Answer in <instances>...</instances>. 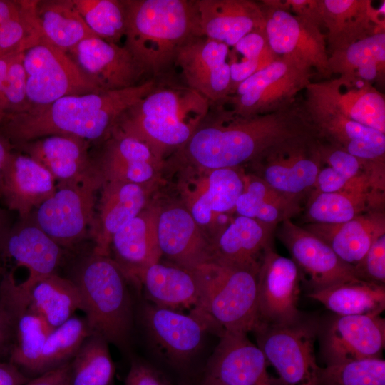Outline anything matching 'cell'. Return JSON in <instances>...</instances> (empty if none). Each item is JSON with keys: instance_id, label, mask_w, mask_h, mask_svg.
<instances>
[{"instance_id": "obj_1", "label": "cell", "mask_w": 385, "mask_h": 385, "mask_svg": "<svg viewBox=\"0 0 385 385\" xmlns=\"http://www.w3.org/2000/svg\"><path fill=\"white\" fill-rule=\"evenodd\" d=\"M315 134L299 108L243 116L222 105L210 108L175 158L197 170L240 167L252 163L271 147L289 138Z\"/></svg>"}, {"instance_id": "obj_2", "label": "cell", "mask_w": 385, "mask_h": 385, "mask_svg": "<svg viewBox=\"0 0 385 385\" xmlns=\"http://www.w3.org/2000/svg\"><path fill=\"white\" fill-rule=\"evenodd\" d=\"M157 84L156 78H151L126 88L67 96L48 106L5 114L0 134L13 148L53 135L74 136L89 143L105 140L122 114Z\"/></svg>"}, {"instance_id": "obj_3", "label": "cell", "mask_w": 385, "mask_h": 385, "mask_svg": "<svg viewBox=\"0 0 385 385\" xmlns=\"http://www.w3.org/2000/svg\"><path fill=\"white\" fill-rule=\"evenodd\" d=\"M123 1V46L145 75H163L174 65L179 49L202 36L195 0Z\"/></svg>"}, {"instance_id": "obj_4", "label": "cell", "mask_w": 385, "mask_h": 385, "mask_svg": "<svg viewBox=\"0 0 385 385\" xmlns=\"http://www.w3.org/2000/svg\"><path fill=\"white\" fill-rule=\"evenodd\" d=\"M210 108L205 97L185 84H159L119 118L113 131L148 146L163 163L193 135Z\"/></svg>"}, {"instance_id": "obj_5", "label": "cell", "mask_w": 385, "mask_h": 385, "mask_svg": "<svg viewBox=\"0 0 385 385\" xmlns=\"http://www.w3.org/2000/svg\"><path fill=\"white\" fill-rule=\"evenodd\" d=\"M77 286L92 332L124 349L133 326L128 278L110 256L91 252L75 265L69 277Z\"/></svg>"}, {"instance_id": "obj_6", "label": "cell", "mask_w": 385, "mask_h": 385, "mask_svg": "<svg viewBox=\"0 0 385 385\" xmlns=\"http://www.w3.org/2000/svg\"><path fill=\"white\" fill-rule=\"evenodd\" d=\"M259 266L215 261L195 270L200 298L192 312L220 335L224 331L248 333L260 327L257 311Z\"/></svg>"}, {"instance_id": "obj_7", "label": "cell", "mask_w": 385, "mask_h": 385, "mask_svg": "<svg viewBox=\"0 0 385 385\" xmlns=\"http://www.w3.org/2000/svg\"><path fill=\"white\" fill-rule=\"evenodd\" d=\"M267 45L273 53L299 68L330 78L325 34L319 24L292 14L282 1L261 4Z\"/></svg>"}, {"instance_id": "obj_8", "label": "cell", "mask_w": 385, "mask_h": 385, "mask_svg": "<svg viewBox=\"0 0 385 385\" xmlns=\"http://www.w3.org/2000/svg\"><path fill=\"white\" fill-rule=\"evenodd\" d=\"M319 325L302 317L283 326H265L255 333L267 363L277 371L282 385H317L319 366L314 343Z\"/></svg>"}, {"instance_id": "obj_9", "label": "cell", "mask_w": 385, "mask_h": 385, "mask_svg": "<svg viewBox=\"0 0 385 385\" xmlns=\"http://www.w3.org/2000/svg\"><path fill=\"white\" fill-rule=\"evenodd\" d=\"M29 109L67 96L102 91L63 51L41 40L24 52Z\"/></svg>"}, {"instance_id": "obj_10", "label": "cell", "mask_w": 385, "mask_h": 385, "mask_svg": "<svg viewBox=\"0 0 385 385\" xmlns=\"http://www.w3.org/2000/svg\"><path fill=\"white\" fill-rule=\"evenodd\" d=\"M100 181L58 185L54 194L30 215L32 220L63 249L90 236L95 219L96 194Z\"/></svg>"}, {"instance_id": "obj_11", "label": "cell", "mask_w": 385, "mask_h": 385, "mask_svg": "<svg viewBox=\"0 0 385 385\" xmlns=\"http://www.w3.org/2000/svg\"><path fill=\"white\" fill-rule=\"evenodd\" d=\"M311 71L278 58L240 83L219 104L243 116L272 113L292 105L294 97L310 83Z\"/></svg>"}, {"instance_id": "obj_12", "label": "cell", "mask_w": 385, "mask_h": 385, "mask_svg": "<svg viewBox=\"0 0 385 385\" xmlns=\"http://www.w3.org/2000/svg\"><path fill=\"white\" fill-rule=\"evenodd\" d=\"M255 173L274 189L302 197L310 192L322 166L315 134L284 140L252 161Z\"/></svg>"}, {"instance_id": "obj_13", "label": "cell", "mask_w": 385, "mask_h": 385, "mask_svg": "<svg viewBox=\"0 0 385 385\" xmlns=\"http://www.w3.org/2000/svg\"><path fill=\"white\" fill-rule=\"evenodd\" d=\"M301 279L292 259L279 255L272 245L265 250L257 279L260 328L291 324L302 317L298 309Z\"/></svg>"}, {"instance_id": "obj_14", "label": "cell", "mask_w": 385, "mask_h": 385, "mask_svg": "<svg viewBox=\"0 0 385 385\" xmlns=\"http://www.w3.org/2000/svg\"><path fill=\"white\" fill-rule=\"evenodd\" d=\"M278 226L277 236L287 247L301 273L309 277L312 291L361 280L353 266L343 262L322 239L294 224L291 219Z\"/></svg>"}, {"instance_id": "obj_15", "label": "cell", "mask_w": 385, "mask_h": 385, "mask_svg": "<svg viewBox=\"0 0 385 385\" xmlns=\"http://www.w3.org/2000/svg\"><path fill=\"white\" fill-rule=\"evenodd\" d=\"M307 100L385 134V98L383 93L366 81L345 76L309 83Z\"/></svg>"}, {"instance_id": "obj_16", "label": "cell", "mask_w": 385, "mask_h": 385, "mask_svg": "<svg viewBox=\"0 0 385 385\" xmlns=\"http://www.w3.org/2000/svg\"><path fill=\"white\" fill-rule=\"evenodd\" d=\"M327 365L381 358L385 344V319L380 315H335L321 333Z\"/></svg>"}, {"instance_id": "obj_17", "label": "cell", "mask_w": 385, "mask_h": 385, "mask_svg": "<svg viewBox=\"0 0 385 385\" xmlns=\"http://www.w3.org/2000/svg\"><path fill=\"white\" fill-rule=\"evenodd\" d=\"M229 47L204 36L192 38L178 51L175 66L185 85L209 101L222 103L230 92Z\"/></svg>"}, {"instance_id": "obj_18", "label": "cell", "mask_w": 385, "mask_h": 385, "mask_svg": "<svg viewBox=\"0 0 385 385\" xmlns=\"http://www.w3.org/2000/svg\"><path fill=\"white\" fill-rule=\"evenodd\" d=\"M90 143L68 135L40 138L14 148L36 161L58 185L83 183L103 180L88 151Z\"/></svg>"}, {"instance_id": "obj_19", "label": "cell", "mask_w": 385, "mask_h": 385, "mask_svg": "<svg viewBox=\"0 0 385 385\" xmlns=\"http://www.w3.org/2000/svg\"><path fill=\"white\" fill-rule=\"evenodd\" d=\"M142 319L147 332L160 351L173 364H187L200 349L209 327L199 316L153 304L144 305Z\"/></svg>"}, {"instance_id": "obj_20", "label": "cell", "mask_w": 385, "mask_h": 385, "mask_svg": "<svg viewBox=\"0 0 385 385\" xmlns=\"http://www.w3.org/2000/svg\"><path fill=\"white\" fill-rule=\"evenodd\" d=\"M69 53L81 71L101 91L136 86L145 75L123 46L98 36L81 41Z\"/></svg>"}, {"instance_id": "obj_21", "label": "cell", "mask_w": 385, "mask_h": 385, "mask_svg": "<svg viewBox=\"0 0 385 385\" xmlns=\"http://www.w3.org/2000/svg\"><path fill=\"white\" fill-rule=\"evenodd\" d=\"M247 333L224 331L209 362L206 376L221 385H275L267 361Z\"/></svg>"}, {"instance_id": "obj_22", "label": "cell", "mask_w": 385, "mask_h": 385, "mask_svg": "<svg viewBox=\"0 0 385 385\" xmlns=\"http://www.w3.org/2000/svg\"><path fill=\"white\" fill-rule=\"evenodd\" d=\"M64 250L29 216L19 218L11 227L0 260L9 259L17 266L26 268V279L18 283L24 292L36 280L57 273Z\"/></svg>"}, {"instance_id": "obj_23", "label": "cell", "mask_w": 385, "mask_h": 385, "mask_svg": "<svg viewBox=\"0 0 385 385\" xmlns=\"http://www.w3.org/2000/svg\"><path fill=\"white\" fill-rule=\"evenodd\" d=\"M56 190V182L48 171L29 155L13 150L0 189V198L8 210L26 218Z\"/></svg>"}, {"instance_id": "obj_24", "label": "cell", "mask_w": 385, "mask_h": 385, "mask_svg": "<svg viewBox=\"0 0 385 385\" xmlns=\"http://www.w3.org/2000/svg\"><path fill=\"white\" fill-rule=\"evenodd\" d=\"M158 237L162 256L172 264L195 270L212 261L210 240L188 209L174 206L160 210Z\"/></svg>"}, {"instance_id": "obj_25", "label": "cell", "mask_w": 385, "mask_h": 385, "mask_svg": "<svg viewBox=\"0 0 385 385\" xmlns=\"http://www.w3.org/2000/svg\"><path fill=\"white\" fill-rule=\"evenodd\" d=\"M94 163L105 182H124L147 186L162 165L143 142L112 131Z\"/></svg>"}, {"instance_id": "obj_26", "label": "cell", "mask_w": 385, "mask_h": 385, "mask_svg": "<svg viewBox=\"0 0 385 385\" xmlns=\"http://www.w3.org/2000/svg\"><path fill=\"white\" fill-rule=\"evenodd\" d=\"M95 214L90 236L94 241L92 252L110 256L113 235L145 207L146 186L124 182H105Z\"/></svg>"}, {"instance_id": "obj_27", "label": "cell", "mask_w": 385, "mask_h": 385, "mask_svg": "<svg viewBox=\"0 0 385 385\" xmlns=\"http://www.w3.org/2000/svg\"><path fill=\"white\" fill-rule=\"evenodd\" d=\"M385 4L378 9L370 1H317L316 19L327 30L326 38L329 52L342 47L365 35L384 28Z\"/></svg>"}, {"instance_id": "obj_28", "label": "cell", "mask_w": 385, "mask_h": 385, "mask_svg": "<svg viewBox=\"0 0 385 385\" xmlns=\"http://www.w3.org/2000/svg\"><path fill=\"white\" fill-rule=\"evenodd\" d=\"M202 36L229 48L254 31H264L259 4L248 0H195Z\"/></svg>"}, {"instance_id": "obj_29", "label": "cell", "mask_w": 385, "mask_h": 385, "mask_svg": "<svg viewBox=\"0 0 385 385\" xmlns=\"http://www.w3.org/2000/svg\"><path fill=\"white\" fill-rule=\"evenodd\" d=\"M161 209L149 206L119 230L113 237L110 251L128 279L140 270L160 262L162 253L158 237Z\"/></svg>"}, {"instance_id": "obj_30", "label": "cell", "mask_w": 385, "mask_h": 385, "mask_svg": "<svg viewBox=\"0 0 385 385\" xmlns=\"http://www.w3.org/2000/svg\"><path fill=\"white\" fill-rule=\"evenodd\" d=\"M277 226L238 215L210 240L212 260L237 266H259L272 245Z\"/></svg>"}, {"instance_id": "obj_31", "label": "cell", "mask_w": 385, "mask_h": 385, "mask_svg": "<svg viewBox=\"0 0 385 385\" xmlns=\"http://www.w3.org/2000/svg\"><path fill=\"white\" fill-rule=\"evenodd\" d=\"M240 167L201 170L205 177L185 190L188 210L197 223L207 225L216 217L235 209L244 189L245 173Z\"/></svg>"}, {"instance_id": "obj_32", "label": "cell", "mask_w": 385, "mask_h": 385, "mask_svg": "<svg viewBox=\"0 0 385 385\" xmlns=\"http://www.w3.org/2000/svg\"><path fill=\"white\" fill-rule=\"evenodd\" d=\"M132 280L143 289L153 304L173 310L192 307L200 298V282L195 270L160 262L135 273Z\"/></svg>"}, {"instance_id": "obj_33", "label": "cell", "mask_w": 385, "mask_h": 385, "mask_svg": "<svg viewBox=\"0 0 385 385\" xmlns=\"http://www.w3.org/2000/svg\"><path fill=\"white\" fill-rule=\"evenodd\" d=\"M304 227L325 242L343 262L354 267L385 235V215L384 210H373L342 223H308Z\"/></svg>"}, {"instance_id": "obj_34", "label": "cell", "mask_w": 385, "mask_h": 385, "mask_svg": "<svg viewBox=\"0 0 385 385\" xmlns=\"http://www.w3.org/2000/svg\"><path fill=\"white\" fill-rule=\"evenodd\" d=\"M23 293L28 308L39 315L51 329L66 322L77 310L83 312L77 286L70 278L58 273L36 280Z\"/></svg>"}, {"instance_id": "obj_35", "label": "cell", "mask_w": 385, "mask_h": 385, "mask_svg": "<svg viewBox=\"0 0 385 385\" xmlns=\"http://www.w3.org/2000/svg\"><path fill=\"white\" fill-rule=\"evenodd\" d=\"M305 216L309 223L338 224L373 210H384V192L354 188L310 192Z\"/></svg>"}, {"instance_id": "obj_36", "label": "cell", "mask_w": 385, "mask_h": 385, "mask_svg": "<svg viewBox=\"0 0 385 385\" xmlns=\"http://www.w3.org/2000/svg\"><path fill=\"white\" fill-rule=\"evenodd\" d=\"M328 63L331 74L336 73L369 83L381 77L385 67L384 28L329 52Z\"/></svg>"}, {"instance_id": "obj_37", "label": "cell", "mask_w": 385, "mask_h": 385, "mask_svg": "<svg viewBox=\"0 0 385 385\" xmlns=\"http://www.w3.org/2000/svg\"><path fill=\"white\" fill-rule=\"evenodd\" d=\"M302 197L281 192L254 174H245L244 189L235 204L239 215L278 226L300 210Z\"/></svg>"}, {"instance_id": "obj_38", "label": "cell", "mask_w": 385, "mask_h": 385, "mask_svg": "<svg viewBox=\"0 0 385 385\" xmlns=\"http://www.w3.org/2000/svg\"><path fill=\"white\" fill-rule=\"evenodd\" d=\"M36 14L42 39L66 53L81 41L98 36L87 26L73 0L37 1Z\"/></svg>"}, {"instance_id": "obj_39", "label": "cell", "mask_w": 385, "mask_h": 385, "mask_svg": "<svg viewBox=\"0 0 385 385\" xmlns=\"http://www.w3.org/2000/svg\"><path fill=\"white\" fill-rule=\"evenodd\" d=\"M307 296L336 315H380L385 309V285L363 280L339 283Z\"/></svg>"}, {"instance_id": "obj_40", "label": "cell", "mask_w": 385, "mask_h": 385, "mask_svg": "<svg viewBox=\"0 0 385 385\" xmlns=\"http://www.w3.org/2000/svg\"><path fill=\"white\" fill-rule=\"evenodd\" d=\"M109 343L92 332L69 363V385H111L115 365Z\"/></svg>"}, {"instance_id": "obj_41", "label": "cell", "mask_w": 385, "mask_h": 385, "mask_svg": "<svg viewBox=\"0 0 385 385\" xmlns=\"http://www.w3.org/2000/svg\"><path fill=\"white\" fill-rule=\"evenodd\" d=\"M52 330L39 315L27 306L18 317L8 361L27 377H36L45 342Z\"/></svg>"}, {"instance_id": "obj_42", "label": "cell", "mask_w": 385, "mask_h": 385, "mask_svg": "<svg viewBox=\"0 0 385 385\" xmlns=\"http://www.w3.org/2000/svg\"><path fill=\"white\" fill-rule=\"evenodd\" d=\"M91 333L86 317L77 316L53 329L45 342L36 376L68 364Z\"/></svg>"}, {"instance_id": "obj_43", "label": "cell", "mask_w": 385, "mask_h": 385, "mask_svg": "<svg viewBox=\"0 0 385 385\" xmlns=\"http://www.w3.org/2000/svg\"><path fill=\"white\" fill-rule=\"evenodd\" d=\"M231 48L227 57L230 72L229 95L240 83L278 58L267 45L265 31L249 33Z\"/></svg>"}, {"instance_id": "obj_44", "label": "cell", "mask_w": 385, "mask_h": 385, "mask_svg": "<svg viewBox=\"0 0 385 385\" xmlns=\"http://www.w3.org/2000/svg\"><path fill=\"white\" fill-rule=\"evenodd\" d=\"M90 29L101 38L119 44L125 32V7L120 0H73Z\"/></svg>"}, {"instance_id": "obj_45", "label": "cell", "mask_w": 385, "mask_h": 385, "mask_svg": "<svg viewBox=\"0 0 385 385\" xmlns=\"http://www.w3.org/2000/svg\"><path fill=\"white\" fill-rule=\"evenodd\" d=\"M317 385H385V361L372 358L320 367Z\"/></svg>"}, {"instance_id": "obj_46", "label": "cell", "mask_w": 385, "mask_h": 385, "mask_svg": "<svg viewBox=\"0 0 385 385\" xmlns=\"http://www.w3.org/2000/svg\"><path fill=\"white\" fill-rule=\"evenodd\" d=\"M27 306L13 274H3L0 290V360L7 359L8 361L18 317Z\"/></svg>"}, {"instance_id": "obj_47", "label": "cell", "mask_w": 385, "mask_h": 385, "mask_svg": "<svg viewBox=\"0 0 385 385\" xmlns=\"http://www.w3.org/2000/svg\"><path fill=\"white\" fill-rule=\"evenodd\" d=\"M24 52L13 58L4 82L1 109L5 114L29 110L26 97V75L23 63Z\"/></svg>"}, {"instance_id": "obj_48", "label": "cell", "mask_w": 385, "mask_h": 385, "mask_svg": "<svg viewBox=\"0 0 385 385\" xmlns=\"http://www.w3.org/2000/svg\"><path fill=\"white\" fill-rule=\"evenodd\" d=\"M356 277L363 281L385 283V235L370 247L362 260L354 267Z\"/></svg>"}, {"instance_id": "obj_49", "label": "cell", "mask_w": 385, "mask_h": 385, "mask_svg": "<svg viewBox=\"0 0 385 385\" xmlns=\"http://www.w3.org/2000/svg\"><path fill=\"white\" fill-rule=\"evenodd\" d=\"M124 385H170L165 378L150 365L133 361Z\"/></svg>"}, {"instance_id": "obj_50", "label": "cell", "mask_w": 385, "mask_h": 385, "mask_svg": "<svg viewBox=\"0 0 385 385\" xmlns=\"http://www.w3.org/2000/svg\"><path fill=\"white\" fill-rule=\"evenodd\" d=\"M351 180H348L328 166H322L310 192H335L346 189Z\"/></svg>"}, {"instance_id": "obj_51", "label": "cell", "mask_w": 385, "mask_h": 385, "mask_svg": "<svg viewBox=\"0 0 385 385\" xmlns=\"http://www.w3.org/2000/svg\"><path fill=\"white\" fill-rule=\"evenodd\" d=\"M69 363L31 378L24 385H64L68 381Z\"/></svg>"}, {"instance_id": "obj_52", "label": "cell", "mask_w": 385, "mask_h": 385, "mask_svg": "<svg viewBox=\"0 0 385 385\" xmlns=\"http://www.w3.org/2000/svg\"><path fill=\"white\" fill-rule=\"evenodd\" d=\"M30 379L11 362L0 360V385H24Z\"/></svg>"}, {"instance_id": "obj_53", "label": "cell", "mask_w": 385, "mask_h": 385, "mask_svg": "<svg viewBox=\"0 0 385 385\" xmlns=\"http://www.w3.org/2000/svg\"><path fill=\"white\" fill-rule=\"evenodd\" d=\"M23 1L24 0H0V26L20 12Z\"/></svg>"}, {"instance_id": "obj_54", "label": "cell", "mask_w": 385, "mask_h": 385, "mask_svg": "<svg viewBox=\"0 0 385 385\" xmlns=\"http://www.w3.org/2000/svg\"><path fill=\"white\" fill-rule=\"evenodd\" d=\"M12 227L11 217L8 210L0 205V257L6 237Z\"/></svg>"}, {"instance_id": "obj_55", "label": "cell", "mask_w": 385, "mask_h": 385, "mask_svg": "<svg viewBox=\"0 0 385 385\" xmlns=\"http://www.w3.org/2000/svg\"><path fill=\"white\" fill-rule=\"evenodd\" d=\"M14 148L10 142L0 134V189L6 162Z\"/></svg>"}, {"instance_id": "obj_56", "label": "cell", "mask_w": 385, "mask_h": 385, "mask_svg": "<svg viewBox=\"0 0 385 385\" xmlns=\"http://www.w3.org/2000/svg\"><path fill=\"white\" fill-rule=\"evenodd\" d=\"M16 54L17 53H8L0 56V110H1V101L4 82L5 81L9 67Z\"/></svg>"}, {"instance_id": "obj_57", "label": "cell", "mask_w": 385, "mask_h": 385, "mask_svg": "<svg viewBox=\"0 0 385 385\" xmlns=\"http://www.w3.org/2000/svg\"><path fill=\"white\" fill-rule=\"evenodd\" d=\"M201 385H221L214 379L206 376L204 378V380L202 381Z\"/></svg>"}, {"instance_id": "obj_58", "label": "cell", "mask_w": 385, "mask_h": 385, "mask_svg": "<svg viewBox=\"0 0 385 385\" xmlns=\"http://www.w3.org/2000/svg\"><path fill=\"white\" fill-rule=\"evenodd\" d=\"M4 115H5V113L1 110H0V126L1 125Z\"/></svg>"}, {"instance_id": "obj_59", "label": "cell", "mask_w": 385, "mask_h": 385, "mask_svg": "<svg viewBox=\"0 0 385 385\" xmlns=\"http://www.w3.org/2000/svg\"><path fill=\"white\" fill-rule=\"evenodd\" d=\"M1 276L0 277V290H1Z\"/></svg>"}, {"instance_id": "obj_60", "label": "cell", "mask_w": 385, "mask_h": 385, "mask_svg": "<svg viewBox=\"0 0 385 385\" xmlns=\"http://www.w3.org/2000/svg\"><path fill=\"white\" fill-rule=\"evenodd\" d=\"M64 385H69L68 381Z\"/></svg>"}]
</instances>
